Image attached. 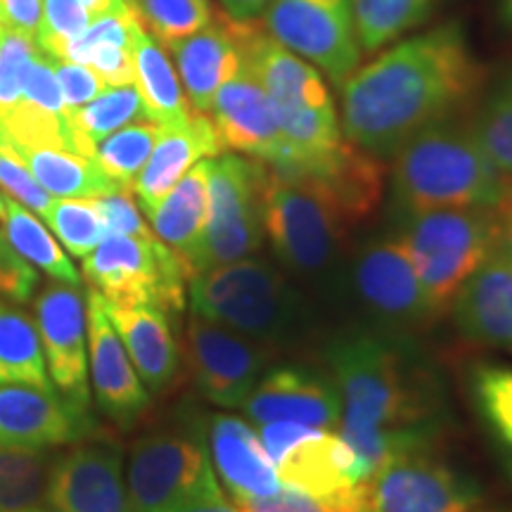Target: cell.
<instances>
[{"mask_svg":"<svg viewBox=\"0 0 512 512\" xmlns=\"http://www.w3.org/2000/svg\"><path fill=\"white\" fill-rule=\"evenodd\" d=\"M98 432L91 408H81L55 387L0 384V444L50 451Z\"/></svg>","mask_w":512,"mask_h":512,"instance_id":"obj_15","label":"cell"},{"mask_svg":"<svg viewBox=\"0 0 512 512\" xmlns=\"http://www.w3.org/2000/svg\"><path fill=\"white\" fill-rule=\"evenodd\" d=\"M240 512H323L311 498L292 489H280L275 496L268 498H254V501H245L235 505Z\"/></svg>","mask_w":512,"mask_h":512,"instance_id":"obj_48","label":"cell"},{"mask_svg":"<svg viewBox=\"0 0 512 512\" xmlns=\"http://www.w3.org/2000/svg\"><path fill=\"white\" fill-rule=\"evenodd\" d=\"M159 133H162V126L155 121H133V124L119 128L95 145L93 162L117 188L133 190V183L155 150Z\"/></svg>","mask_w":512,"mask_h":512,"instance_id":"obj_34","label":"cell"},{"mask_svg":"<svg viewBox=\"0 0 512 512\" xmlns=\"http://www.w3.org/2000/svg\"><path fill=\"white\" fill-rule=\"evenodd\" d=\"M93 22V15L81 0H43L41 24L36 31V43L41 53L62 57L67 43L81 36Z\"/></svg>","mask_w":512,"mask_h":512,"instance_id":"obj_42","label":"cell"},{"mask_svg":"<svg viewBox=\"0 0 512 512\" xmlns=\"http://www.w3.org/2000/svg\"><path fill=\"white\" fill-rule=\"evenodd\" d=\"M143 29L133 8L114 10L95 17L81 36L67 43L62 57L76 64H86L107 86H131L133 83V46Z\"/></svg>","mask_w":512,"mask_h":512,"instance_id":"obj_27","label":"cell"},{"mask_svg":"<svg viewBox=\"0 0 512 512\" xmlns=\"http://www.w3.org/2000/svg\"><path fill=\"white\" fill-rule=\"evenodd\" d=\"M465 337L512 354V247L501 242L451 304Z\"/></svg>","mask_w":512,"mask_h":512,"instance_id":"obj_23","label":"cell"},{"mask_svg":"<svg viewBox=\"0 0 512 512\" xmlns=\"http://www.w3.org/2000/svg\"><path fill=\"white\" fill-rule=\"evenodd\" d=\"M259 439L285 489L311 498L323 512H363L366 472L342 434L268 422L259 425Z\"/></svg>","mask_w":512,"mask_h":512,"instance_id":"obj_5","label":"cell"},{"mask_svg":"<svg viewBox=\"0 0 512 512\" xmlns=\"http://www.w3.org/2000/svg\"><path fill=\"white\" fill-rule=\"evenodd\" d=\"M140 119H147V112L138 88L133 83L131 86H107L88 105L67 112L72 150L93 159L95 145L102 138Z\"/></svg>","mask_w":512,"mask_h":512,"instance_id":"obj_32","label":"cell"},{"mask_svg":"<svg viewBox=\"0 0 512 512\" xmlns=\"http://www.w3.org/2000/svg\"><path fill=\"white\" fill-rule=\"evenodd\" d=\"M498 5V19H501L503 29H508L512 34V0H496Z\"/></svg>","mask_w":512,"mask_h":512,"instance_id":"obj_54","label":"cell"},{"mask_svg":"<svg viewBox=\"0 0 512 512\" xmlns=\"http://www.w3.org/2000/svg\"><path fill=\"white\" fill-rule=\"evenodd\" d=\"M491 211H494V219L498 223L501 242L512 247V176H503L501 192H498Z\"/></svg>","mask_w":512,"mask_h":512,"instance_id":"obj_50","label":"cell"},{"mask_svg":"<svg viewBox=\"0 0 512 512\" xmlns=\"http://www.w3.org/2000/svg\"><path fill=\"white\" fill-rule=\"evenodd\" d=\"M0 384L53 387L36 320L8 299H0Z\"/></svg>","mask_w":512,"mask_h":512,"instance_id":"obj_31","label":"cell"},{"mask_svg":"<svg viewBox=\"0 0 512 512\" xmlns=\"http://www.w3.org/2000/svg\"><path fill=\"white\" fill-rule=\"evenodd\" d=\"M273 0H221L223 10L228 17L238 19V22H252L268 10Z\"/></svg>","mask_w":512,"mask_h":512,"instance_id":"obj_51","label":"cell"},{"mask_svg":"<svg viewBox=\"0 0 512 512\" xmlns=\"http://www.w3.org/2000/svg\"><path fill=\"white\" fill-rule=\"evenodd\" d=\"M271 169V166H268ZM275 171V169H273ZM309 183L330 207L337 211L344 226L354 228L377 209L384 195V164L373 152L363 150L349 140L325 155L287 171H275Z\"/></svg>","mask_w":512,"mask_h":512,"instance_id":"obj_21","label":"cell"},{"mask_svg":"<svg viewBox=\"0 0 512 512\" xmlns=\"http://www.w3.org/2000/svg\"><path fill=\"white\" fill-rule=\"evenodd\" d=\"M394 238L411 256L427 299L441 316L472 273L501 245L491 207L432 209L399 216Z\"/></svg>","mask_w":512,"mask_h":512,"instance_id":"obj_4","label":"cell"},{"mask_svg":"<svg viewBox=\"0 0 512 512\" xmlns=\"http://www.w3.org/2000/svg\"><path fill=\"white\" fill-rule=\"evenodd\" d=\"M240 408L256 427L297 422L332 432L342 422V396L335 380L304 366L266 370Z\"/></svg>","mask_w":512,"mask_h":512,"instance_id":"obj_20","label":"cell"},{"mask_svg":"<svg viewBox=\"0 0 512 512\" xmlns=\"http://www.w3.org/2000/svg\"><path fill=\"white\" fill-rule=\"evenodd\" d=\"M43 0H0V24L34 36L41 24Z\"/></svg>","mask_w":512,"mask_h":512,"instance_id":"obj_49","label":"cell"},{"mask_svg":"<svg viewBox=\"0 0 512 512\" xmlns=\"http://www.w3.org/2000/svg\"><path fill=\"white\" fill-rule=\"evenodd\" d=\"M354 278L368 309L394 328H425L439 318L411 256L396 238L368 242L356 256Z\"/></svg>","mask_w":512,"mask_h":512,"instance_id":"obj_16","label":"cell"},{"mask_svg":"<svg viewBox=\"0 0 512 512\" xmlns=\"http://www.w3.org/2000/svg\"><path fill=\"white\" fill-rule=\"evenodd\" d=\"M43 501L53 512H128L119 441L98 430L55 456Z\"/></svg>","mask_w":512,"mask_h":512,"instance_id":"obj_13","label":"cell"},{"mask_svg":"<svg viewBox=\"0 0 512 512\" xmlns=\"http://www.w3.org/2000/svg\"><path fill=\"white\" fill-rule=\"evenodd\" d=\"M176 512H240V510L235 508V505H230L226 494H223V489H219L181 505Z\"/></svg>","mask_w":512,"mask_h":512,"instance_id":"obj_52","label":"cell"},{"mask_svg":"<svg viewBox=\"0 0 512 512\" xmlns=\"http://www.w3.org/2000/svg\"><path fill=\"white\" fill-rule=\"evenodd\" d=\"M472 389H475L479 413L501 444L505 467L512 477V368H479Z\"/></svg>","mask_w":512,"mask_h":512,"instance_id":"obj_39","label":"cell"},{"mask_svg":"<svg viewBox=\"0 0 512 512\" xmlns=\"http://www.w3.org/2000/svg\"><path fill=\"white\" fill-rule=\"evenodd\" d=\"M219 155H223V145L209 114L192 112L181 124L162 126L155 150L133 183L145 214H150L197 162Z\"/></svg>","mask_w":512,"mask_h":512,"instance_id":"obj_25","label":"cell"},{"mask_svg":"<svg viewBox=\"0 0 512 512\" xmlns=\"http://www.w3.org/2000/svg\"><path fill=\"white\" fill-rule=\"evenodd\" d=\"M188 361L197 392L221 408H240L268 370L266 347L200 316L188 323Z\"/></svg>","mask_w":512,"mask_h":512,"instance_id":"obj_14","label":"cell"},{"mask_svg":"<svg viewBox=\"0 0 512 512\" xmlns=\"http://www.w3.org/2000/svg\"><path fill=\"white\" fill-rule=\"evenodd\" d=\"M88 328V368L95 389V403L121 430H131L150 411L152 394L133 368L100 292H88L86 302Z\"/></svg>","mask_w":512,"mask_h":512,"instance_id":"obj_19","label":"cell"},{"mask_svg":"<svg viewBox=\"0 0 512 512\" xmlns=\"http://www.w3.org/2000/svg\"><path fill=\"white\" fill-rule=\"evenodd\" d=\"M264 29L342 86L361 64L354 0H273Z\"/></svg>","mask_w":512,"mask_h":512,"instance_id":"obj_11","label":"cell"},{"mask_svg":"<svg viewBox=\"0 0 512 512\" xmlns=\"http://www.w3.org/2000/svg\"><path fill=\"white\" fill-rule=\"evenodd\" d=\"M264 233L287 268L318 273L332 261L347 226L309 183L275 174L266 166Z\"/></svg>","mask_w":512,"mask_h":512,"instance_id":"obj_10","label":"cell"},{"mask_svg":"<svg viewBox=\"0 0 512 512\" xmlns=\"http://www.w3.org/2000/svg\"><path fill=\"white\" fill-rule=\"evenodd\" d=\"M102 221L107 226V235H155L143 221L138 204L133 202L131 190H112L107 195L93 197Z\"/></svg>","mask_w":512,"mask_h":512,"instance_id":"obj_45","label":"cell"},{"mask_svg":"<svg viewBox=\"0 0 512 512\" xmlns=\"http://www.w3.org/2000/svg\"><path fill=\"white\" fill-rule=\"evenodd\" d=\"M188 290L192 316L252 339L280 337L294 318V299L285 278L254 256L195 273Z\"/></svg>","mask_w":512,"mask_h":512,"instance_id":"obj_6","label":"cell"},{"mask_svg":"<svg viewBox=\"0 0 512 512\" xmlns=\"http://www.w3.org/2000/svg\"><path fill=\"white\" fill-rule=\"evenodd\" d=\"M209 446L197 425L147 432L131 448L126 470L128 512H176L219 491Z\"/></svg>","mask_w":512,"mask_h":512,"instance_id":"obj_7","label":"cell"},{"mask_svg":"<svg viewBox=\"0 0 512 512\" xmlns=\"http://www.w3.org/2000/svg\"><path fill=\"white\" fill-rule=\"evenodd\" d=\"M24 512H53V510H41V508H29V510H24Z\"/></svg>","mask_w":512,"mask_h":512,"instance_id":"obj_55","label":"cell"},{"mask_svg":"<svg viewBox=\"0 0 512 512\" xmlns=\"http://www.w3.org/2000/svg\"><path fill=\"white\" fill-rule=\"evenodd\" d=\"M249 22L233 17H214L207 27L171 43L185 98L195 112L209 114L211 102L223 81L245 62V36Z\"/></svg>","mask_w":512,"mask_h":512,"instance_id":"obj_22","label":"cell"},{"mask_svg":"<svg viewBox=\"0 0 512 512\" xmlns=\"http://www.w3.org/2000/svg\"><path fill=\"white\" fill-rule=\"evenodd\" d=\"M34 268L19 256L5 235V195H0V299H24L34 287Z\"/></svg>","mask_w":512,"mask_h":512,"instance_id":"obj_44","label":"cell"},{"mask_svg":"<svg viewBox=\"0 0 512 512\" xmlns=\"http://www.w3.org/2000/svg\"><path fill=\"white\" fill-rule=\"evenodd\" d=\"M50 460L46 451L0 444V512L38 508L46 498Z\"/></svg>","mask_w":512,"mask_h":512,"instance_id":"obj_36","label":"cell"},{"mask_svg":"<svg viewBox=\"0 0 512 512\" xmlns=\"http://www.w3.org/2000/svg\"><path fill=\"white\" fill-rule=\"evenodd\" d=\"M5 235H8L12 249L31 266L41 268L43 273L64 285H79L81 275L64 252V247L36 219L34 211L22 207L12 197H5Z\"/></svg>","mask_w":512,"mask_h":512,"instance_id":"obj_33","label":"cell"},{"mask_svg":"<svg viewBox=\"0 0 512 512\" xmlns=\"http://www.w3.org/2000/svg\"><path fill=\"white\" fill-rule=\"evenodd\" d=\"M22 100H27L31 105L41 107V110H46L50 114H57V117H67V107H64L60 83H57L55 76L53 57L46 53H38L34 67H31L29 72Z\"/></svg>","mask_w":512,"mask_h":512,"instance_id":"obj_47","label":"cell"},{"mask_svg":"<svg viewBox=\"0 0 512 512\" xmlns=\"http://www.w3.org/2000/svg\"><path fill=\"white\" fill-rule=\"evenodd\" d=\"M266 164L242 155L211 159L209 209L190 278L207 268L249 259L264 245Z\"/></svg>","mask_w":512,"mask_h":512,"instance_id":"obj_9","label":"cell"},{"mask_svg":"<svg viewBox=\"0 0 512 512\" xmlns=\"http://www.w3.org/2000/svg\"><path fill=\"white\" fill-rule=\"evenodd\" d=\"M83 275L107 304L152 306L169 316L185 309L190 275L157 235H107L83 259Z\"/></svg>","mask_w":512,"mask_h":512,"instance_id":"obj_8","label":"cell"},{"mask_svg":"<svg viewBox=\"0 0 512 512\" xmlns=\"http://www.w3.org/2000/svg\"><path fill=\"white\" fill-rule=\"evenodd\" d=\"M131 5L164 48L197 34L216 17L211 0H131Z\"/></svg>","mask_w":512,"mask_h":512,"instance_id":"obj_38","label":"cell"},{"mask_svg":"<svg viewBox=\"0 0 512 512\" xmlns=\"http://www.w3.org/2000/svg\"><path fill=\"white\" fill-rule=\"evenodd\" d=\"M470 131L489 162L512 176V69L486 95Z\"/></svg>","mask_w":512,"mask_h":512,"instance_id":"obj_37","label":"cell"},{"mask_svg":"<svg viewBox=\"0 0 512 512\" xmlns=\"http://www.w3.org/2000/svg\"><path fill=\"white\" fill-rule=\"evenodd\" d=\"M209 119L219 133L223 150L259 159L266 166L283 164L290 152L275 121L271 100L249 67L247 55L238 72L216 91Z\"/></svg>","mask_w":512,"mask_h":512,"instance_id":"obj_17","label":"cell"},{"mask_svg":"<svg viewBox=\"0 0 512 512\" xmlns=\"http://www.w3.org/2000/svg\"><path fill=\"white\" fill-rule=\"evenodd\" d=\"M209 166L211 159L197 162L171 188L169 195L147 214L157 238L181 256L188 275L192 259H195L197 249H200L204 223H207Z\"/></svg>","mask_w":512,"mask_h":512,"instance_id":"obj_28","label":"cell"},{"mask_svg":"<svg viewBox=\"0 0 512 512\" xmlns=\"http://www.w3.org/2000/svg\"><path fill=\"white\" fill-rule=\"evenodd\" d=\"M17 155L27 162L41 188L60 200H93L119 190L91 157H83L79 152L36 147V150H19Z\"/></svg>","mask_w":512,"mask_h":512,"instance_id":"obj_30","label":"cell"},{"mask_svg":"<svg viewBox=\"0 0 512 512\" xmlns=\"http://www.w3.org/2000/svg\"><path fill=\"white\" fill-rule=\"evenodd\" d=\"M484 69L458 24L394 43L342 83V133L377 157L451 121L479 93Z\"/></svg>","mask_w":512,"mask_h":512,"instance_id":"obj_1","label":"cell"},{"mask_svg":"<svg viewBox=\"0 0 512 512\" xmlns=\"http://www.w3.org/2000/svg\"><path fill=\"white\" fill-rule=\"evenodd\" d=\"M53 64L67 112L88 105V102L98 98V95L107 88V83L102 81L91 67H86V64L57 60V57H53Z\"/></svg>","mask_w":512,"mask_h":512,"instance_id":"obj_46","label":"cell"},{"mask_svg":"<svg viewBox=\"0 0 512 512\" xmlns=\"http://www.w3.org/2000/svg\"><path fill=\"white\" fill-rule=\"evenodd\" d=\"M38 53L34 36L0 24V117L22 100Z\"/></svg>","mask_w":512,"mask_h":512,"instance_id":"obj_41","label":"cell"},{"mask_svg":"<svg viewBox=\"0 0 512 512\" xmlns=\"http://www.w3.org/2000/svg\"><path fill=\"white\" fill-rule=\"evenodd\" d=\"M105 309L147 392H169L181 373V347L171 330L169 313L152 306H114L107 302Z\"/></svg>","mask_w":512,"mask_h":512,"instance_id":"obj_26","label":"cell"},{"mask_svg":"<svg viewBox=\"0 0 512 512\" xmlns=\"http://www.w3.org/2000/svg\"><path fill=\"white\" fill-rule=\"evenodd\" d=\"M0 188L22 207L34 211L41 219H48L55 202L53 195L41 188V183L29 171L27 162L15 150L3 145H0Z\"/></svg>","mask_w":512,"mask_h":512,"instance_id":"obj_43","label":"cell"},{"mask_svg":"<svg viewBox=\"0 0 512 512\" xmlns=\"http://www.w3.org/2000/svg\"><path fill=\"white\" fill-rule=\"evenodd\" d=\"M434 0H354L356 38L363 53L394 43L427 19Z\"/></svg>","mask_w":512,"mask_h":512,"instance_id":"obj_35","label":"cell"},{"mask_svg":"<svg viewBox=\"0 0 512 512\" xmlns=\"http://www.w3.org/2000/svg\"><path fill=\"white\" fill-rule=\"evenodd\" d=\"M207 439L216 477L226 486L235 505L275 496L283 489L259 432H254L245 420L233 415H211Z\"/></svg>","mask_w":512,"mask_h":512,"instance_id":"obj_24","label":"cell"},{"mask_svg":"<svg viewBox=\"0 0 512 512\" xmlns=\"http://www.w3.org/2000/svg\"><path fill=\"white\" fill-rule=\"evenodd\" d=\"M363 486V512H475L479 491L432 446L389 456Z\"/></svg>","mask_w":512,"mask_h":512,"instance_id":"obj_12","label":"cell"},{"mask_svg":"<svg viewBox=\"0 0 512 512\" xmlns=\"http://www.w3.org/2000/svg\"><path fill=\"white\" fill-rule=\"evenodd\" d=\"M46 221L57 233L62 247L79 259H86L107 238V226L95 200H57Z\"/></svg>","mask_w":512,"mask_h":512,"instance_id":"obj_40","label":"cell"},{"mask_svg":"<svg viewBox=\"0 0 512 512\" xmlns=\"http://www.w3.org/2000/svg\"><path fill=\"white\" fill-rule=\"evenodd\" d=\"M83 5H86V10L91 12L93 19L100 17V15H107V12H114V10H124V8H133L131 0H81ZM136 10V8H133Z\"/></svg>","mask_w":512,"mask_h":512,"instance_id":"obj_53","label":"cell"},{"mask_svg":"<svg viewBox=\"0 0 512 512\" xmlns=\"http://www.w3.org/2000/svg\"><path fill=\"white\" fill-rule=\"evenodd\" d=\"M133 86L143 98L147 119L159 126L181 124L190 117L192 107L185 98L181 76L176 74L174 64L162 43L145 27L136 36L133 46Z\"/></svg>","mask_w":512,"mask_h":512,"instance_id":"obj_29","label":"cell"},{"mask_svg":"<svg viewBox=\"0 0 512 512\" xmlns=\"http://www.w3.org/2000/svg\"><path fill=\"white\" fill-rule=\"evenodd\" d=\"M328 363L342 396L339 434L354 448L366 479L394 453L434 446L439 384L403 344L380 335L339 337Z\"/></svg>","mask_w":512,"mask_h":512,"instance_id":"obj_2","label":"cell"},{"mask_svg":"<svg viewBox=\"0 0 512 512\" xmlns=\"http://www.w3.org/2000/svg\"><path fill=\"white\" fill-rule=\"evenodd\" d=\"M503 174L470 126H430L394 152L392 197L399 216L432 209L494 207Z\"/></svg>","mask_w":512,"mask_h":512,"instance_id":"obj_3","label":"cell"},{"mask_svg":"<svg viewBox=\"0 0 512 512\" xmlns=\"http://www.w3.org/2000/svg\"><path fill=\"white\" fill-rule=\"evenodd\" d=\"M38 335L53 387L76 406L91 408L86 304L76 285L50 283L36 299Z\"/></svg>","mask_w":512,"mask_h":512,"instance_id":"obj_18","label":"cell"}]
</instances>
